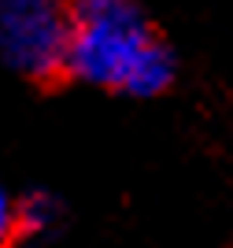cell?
<instances>
[{"instance_id": "obj_3", "label": "cell", "mask_w": 233, "mask_h": 248, "mask_svg": "<svg viewBox=\"0 0 233 248\" xmlns=\"http://www.w3.org/2000/svg\"><path fill=\"white\" fill-rule=\"evenodd\" d=\"M60 215L63 207L60 200L45 193V189H33V193H22L19 197V230H22V241H41L48 230L60 226Z\"/></svg>"}, {"instance_id": "obj_1", "label": "cell", "mask_w": 233, "mask_h": 248, "mask_svg": "<svg viewBox=\"0 0 233 248\" xmlns=\"http://www.w3.org/2000/svg\"><path fill=\"white\" fill-rule=\"evenodd\" d=\"M174 74V48L141 0H71L67 78L126 100H152L171 89Z\"/></svg>"}, {"instance_id": "obj_5", "label": "cell", "mask_w": 233, "mask_h": 248, "mask_svg": "<svg viewBox=\"0 0 233 248\" xmlns=\"http://www.w3.org/2000/svg\"><path fill=\"white\" fill-rule=\"evenodd\" d=\"M11 248H48V245H41V241H19V245H11Z\"/></svg>"}, {"instance_id": "obj_4", "label": "cell", "mask_w": 233, "mask_h": 248, "mask_svg": "<svg viewBox=\"0 0 233 248\" xmlns=\"http://www.w3.org/2000/svg\"><path fill=\"white\" fill-rule=\"evenodd\" d=\"M22 241L19 230V197L0 186V248H11Z\"/></svg>"}, {"instance_id": "obj_2", "label": "cell", "mask_w": 233, "mask_h": 248, "mask_svg": "<svg viewBox=\"0 0 233 248\" xmlns=\"http://www.w3.org/2000/svg\"><path fill=\"white\" fill-rule=\"evenodd\" d=\"M71 0H0V63L33 85L67 78Z\"/></svg>"}]
</instances>
